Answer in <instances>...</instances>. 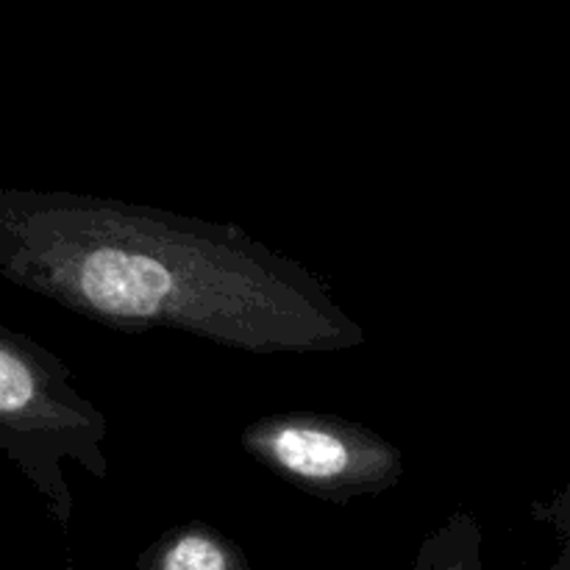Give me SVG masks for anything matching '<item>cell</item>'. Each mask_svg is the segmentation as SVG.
Returning a JSON list of instances; mask_svg holds the SVG:
<instances>
[{
	"label": "cell",
	"instance_id": "7a4b0ae2",
	"mask_svg": "<svg viewBox=\"0 0 570 570\" xmlns=\"http://www.w3.org/2000/svg\"><path fill=\"white\" fill-rule=\"evenodd\" d=\"M109 421L45 345L0 323V454L26 476L61 529L72 521L67 465L109 479Z\"/></svg>",
	"mask_w": 570,
	"mask_h": 570
},
{
	"label": "cell",
	"instance_id": "277c9868",
	"mask_svg": "<svg viewBox=\"0 0 570 570\" xmlns=\"http://www.w3.org/2000/svg\"><path fill=\"white\" fill-rule=\"evenodd\" d=\"M137 570H254L245 551L220 529L187 521L145 546Z\"/></svg>",
	"mask_w": 570,
	"mask_h": 570
},
{
	"label": "cell",
	"instance_id": "6da1fadb",
	"mask_svg": "<svg viewBox=\"0 0 570 570\" xmlns=\"http://www.w3.org/2000/svg\"><path fill=\"white\" fill-rule=\"evenodd\" d=\"M0 278L115 332L245 354H328L367 332L326 284L232 223L65 189L0 187Z\"/></svg>",
	"mask_w": 570,
	"mask_h": 570
},
{
	"label": "cell",
	"instance_id": "3957f363",
	"mask_svg": "<svg viewBox=\"0 0 570 570\" xmlns=\"http://www.w3.org/2000/svg\"><path fill=\"white\" fill-rule=\"evenodd\" d=\"M239 445L293 488L328 501H348L393 490L404 476V454L362 423L323 412H282L248 423Z\"/></svg>",
	"mask_w": 570,
	"mask_h": 570
},
{
	"label": "cell",
	"instance_id": "5b68a950",
	"mask_svg": "<svg viewBox=\"0 0 570 570\" xmlns=\"http://www.w3.org/2000/svg\"><path fill=\"white\" fill-rule=\"evenodd\" d=\"M410 570H482V532L468 512H454L417 551Z\"/></svg>",
	"mask_w": 570,
	"mask_h": 570
}]
</instances>
